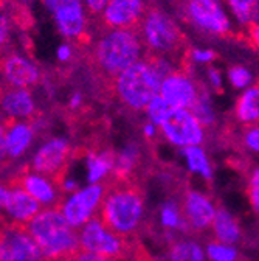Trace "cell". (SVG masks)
Wrapping results in <instances>:
<instances>
[{
    "label": "cell",
    "instance_id": "1",
    "mask_svg": "<svg viewBox=\"0 0 259 261\" xmlns=\"http://www.w3.org/2000/svg\"><path fill=\"white\" fill-rule=\"evenodd\" d=\"M100 218L113 233L126 240H140L145 225V191L138 179L109 176Z\"/></svg>",
    "mask_w": 259,
    "mask_h": 261
},
{
    "label": "cell",
    "instance_id": "2",
    "mask_svg": "<svg viewBox=\"0 0 259 261\" xmlns=\"http://www.w3.org/2000/svg\"><path fill=\"white\" fill-rule=\"evenodd\" d=\"M145 44L138 30H104L96 39L92 50V64L96 75L103 76L104 83H110L135 62L141 61Z\"/></svg>",
    "mask_w": 259,
    "mask_h": 261
},
{
    "label": "cell",
    "instance_id": "3",
    "mask_svg": "<svg viewBox=\"0 0 259 261\" xmlns=\"http://www.w3.org/2000/svg\"><path fill=\"white\" fill-rule=\"evenodd\" d=\"M138 31L146 53L180 62V69L185 70L191 50L188 48L183 31L168 13L155 5H149Z\"/></svg>",
    "mask_w": 259,
    "mask_h": 261
},
{
    "label": "cell",
    "instance_id": "4",
    "mask_svg": "<svg viewBox=\"0 0 259 261\" xmlns=\"http://www.w3.org/2000/svg\"><path fill=\"white\" fill-rule=\"evenodd\" d=\"M25 227L47 259L76 256L81 252L79 232L69 224L61 208H44Z\"/></svg>",
    "mask_w": 259,
    "mask_h": 261
},
{
    "label": "cell",
    "instance_id": "5",
    "mask_svg": "<svg viewBox=\"0 0 259 261\" xmlns=\"http://www.w3.org/2000/svg\"><path fill=\"white\" fill-rule=\"evenodd\" d=\"M163 81V75L145 56L118 75L113 81L112 92L129 111H143L148 109L151 101L160 95Z\"/></svg>",
    "mask_w": 259,
    "mask_h": 261
},
{
    "label": "cell",
    "instance_id": "6",
    "mask_svg": "<svg viewBox=\"0 0 259 261\" xmlns=\"http://www.w3.org/2000/svg\"><path fill=\"white\" fill-rule=\"evenodd\" d=\"M179 13L183 20L207 36L228 38L233 35L220 0H183L179 4Z\"/></svg>",
    "mask_w": 259,
    "mask_h": 261
},
{
    "label": "cell",
    "instance_id": "7",
    "mask_svg": "<svg viewBox=\"0 0 259 261\" xmlns=\"http://www.w3.org/2000/svg\"><path fill=\"white\" fill-rule=\"evenodd\" d=\"M135 241L137 240H126L113 233L104 225L100 216H93L79 230L81 250L101 253L120 261L127 258Z\"/></svg>",
    "mask_w": 259,
    "mask_h": 261
},
{
    "label": "cell",
    "instance_id": "8",
    "mask_svg": "<svg viewBox=\"0 0 259 261\" xmlns=\"http://www.w3.org/2000/svg\"><path fill=\"white\" fill-rule=\"evenodd\" d=\"M73 154L75 149L67 140L59 137L50 139L38 149L28 167L39 174L51 177L64 190V182L69 176Z\"/></svg>",
    "mask_w": 259,
    "mask_h": 261
},
{
    "label": "cell",
    "instance_id": "9",
    "mask_svg": "<svg viewBox=\"0 0 259 261\" xmlns=\"http://www.w3.org/2000/svg\"><path fill=\"white\" fill-rule=\"evenodd\" d=\"M8 187L23 188L25 191H28L33 196L35 199H38L41 205H44L45 208H61V205L66 201L64 199L66 191H64L51 177L33 171L28 165L20 167L16 173L11 174Z\"/></svg>",
    "mask_w": 259,
    "mask_h": 261
},
{
    "label": "cell",
    "instance_id": "10",
    "mask_svg": "<svg viewBox=\"0 0 259 261\" xmlns=\"http://www.w3.org/2000/svg\"><path fill=\"white\" fill-rule=\"evenodd\" d=\"M0 261H47V258L25 225L4 222Z\"/></svg>",
    "mask_w": 259,
    "mask_h": 261
},
{
    "label": "cell",
    "instance_id": "11",
    "mask_svg": "<svg viewBox=\"0 0 259 261\" xmlns=\"http://www.w3.org/2000/svg\"><path fill=\"white\" fill-rule=\"evenodd\" d=\"M107 182L106 179L98 184H92L84 190L72 193L61 205V212L69 221V224L75 228L84 227L92 218L95 210H100L104 194H106Z\"/></svg>",
    "mask_w": 259,
    "mask_h": 261
},
{
    "label": "cell",
    "instance_id": "12",
    "mask_svg": "<svg viewBox=\"0 0 259 261\" xmlns=\"http://www.w3.org/2000/svg\"><path fill=\"white\" fill-rule=\"evenodd\" d=\"M161 133L176 146H200L204 142V124L189 109H171L160 124Z\"/></svg>",
    "mask_w": 259,
    "mask_h": 261
},
{
    "label": "cell",
    "instance_id": "13",
    "mask_svg": "<svg viewBox=\"0 0 259 261\" xmlns=\"http://www.w3.org/2000/svg\"><path fill=\"white\" fill-rule=\"evenodd\" d=\"M148 7L146 0H109L100 17L104 30H140Z\"/></svg>",
    "mask_w": 259,
    "mask_h": 261
},
{
    "label": "cell",
    "instance_id": "14",
    "mask_svg": "<svg viewBox=\"0 0 259 261\" xmlns=\"http://www.w3.org/2000/svg\"><path fill=\"white\" fill-rule=\"evenodd\" d=\"M2 208L4 222L26 225L36 215H39L41 202L35 199L28 191L17 187L2 185Z\"/></svg>",
    "mask_w": 259,
    "mask_h": 261
},
{
    "label": "cell",
    "instance_id": "15",
    "mask_svg": "<svg viewBox=\"0 0 259 261\" xmlns=\"http://www.w3.org/2000/svg\"><path fill=\"white\" fill-rule=\"evenodd\" d=\"M36 129L31 121L7 117L2 124V160L4 165L8 159H19L33 143Z\"/></svg>",
    "mask_w": 259,
    "mask_h": 261
},
{
    "label": "cell",
    "instance_id": "16",
    "mask_svg": "<svg viewBox=\"0 0 259 261\" xmlns=\"http://www.w3.org/2000/svg\"><path fill=\"white\" fill-rule=\"evenodd\" d=\"M199 87L191 75L177 69L161 84L160 95L172 109H191L199 96Z\"/></svg>",
    "mask_w": 259,
    "mask_h": 261
},
{
    "label": "cell",
    "instance_id": "17",
    "mask_svg": "<svg viewBox=\"0 0 259 261\" xmlns=\"http://www.w3.org/2000/svg\"><path fill=\"white\" fill-rule=\"evenodd\" d=\"M85 11V2L82 0H61L53 11L61 35L75 41L81 39L87 28Z\"/></svg>",
    "mask_w": 259,
    "mask_h": 261
},
{
    "label": "cell",
    "instance_id": "18",
    "mask_svg": "<svg viewBox=\"0 0 259 261\" xmlns=\"http://www.w3.org/2000/svg\"><path fill=\"white\" fill-rule=\"evenodd\" d=\"M180 207L188 224L191 225L192 230H196V232L207 230L210 225H213L216 213H217V210L214 208L208 196L199 191H192V190L183 191Z\"/></svg>",
    "mask_w": 259,
    "mask_h": 261
},
{
    "label": "cell",
    "instance_id": "19",
    "mask_svg": "<svg viewBox=\"0 0 259 261\" xmlns=\"http://www.w3.org/2000/svg\"><path fill=\"white\" fill-rule=\"evenodd\" d=\"M5 86L16 89H28L33 87L41 80V72L35 62H31L22 55L10 53L4 58L2 64Z\"/></svg>",
    "mask_w": 259,
    "mask_h": 261
},
{
    "label": "cell",
    "instance_id": "20",
    "mask_svg": "<svg viewBox=\"0 0 259 261\" xmlns=\"http://www.w3.org/2000/svg\"><path fill=\"white\" fill-rule=\"evenodd\" d=\"M2 109L10 118L30 121L36 118V105L28 89L5 86L2 93Z\"/></svg>",
    "mask_w": 259,
    "mask_h": 261
},
{
    "label": "cell",
    "instance_id": "21",
    "mask_svg": "<svg viewBox=\"0 0 259 261\" xmlns=\"http://www.w3.org/2000/svg\"><path fill=\"white\" fill-rule=\"evenodd\" d=\"M235 117L245 126L259 123V83L248 87L239 96L235 106Z\"/></svg>",
    "mask_w": 259,
    "mask_h": 261
},
{
    "label": "cell",
    "instance_id": "22",
    "mask_svg": "<svg viewBox=\"0 0 259 261\" xmlns=\"http://www.w3.org/2000/svg\"><path fill=\"white\" fill-rule=\"evenodd\" d=\"M213 232L216 235V240L223 244H233L241 237L238 221L225 208L217 210L214 222H213Z\"/></svg>",
    "mask_w": 259,
    "mask_h": 261
},
{
    "label": "cell",
    "instance_id": "23",
    "mask_svg": "<svg viewBox=\"0 0 259 261\" xmlns=\"http://www.w3.org/2000/svg\"><path fill=\"white\" fill-rule=\"evenodd\" d=\"M160 224L165 228H177L180 232H191L192 228L188 224L186 218L183 216L182 207L180 204H177V201L169 199L168 202L163 204L160 212Z\"/></svg>",
    "mask_w": 259,
    "mask_h": 261
},
{
    "label": "cell",
    "instance_id": "24",
    "mask_svg": "<svg viewBox=\"0 0 259 261\" xmlns=\"http://www.w3.org/2000/svg\"><path fill=\"white\" fill-rule=\"evenodd\" d=\"M183 154L186 157L188 167H189V170L192 173H199L207 180H211L213 171H211V167H210V160H208L205 151L200 146H188V148H183Z\"/></svg>",
    "mask_w": 259,
    "mask_h": 261
},
{
    "label": "cell",
    "instance_id": "25",
    "mask_svg": "<svg viewBox=\"0 0 259 261\" xmlns=\"http://www.w3.org/2000/svg\"><path fill=\"white\" fill-rule=\"evenodd\" d=\"M189 111L199 118V121L204 126H213V123H214V114H213L211 103H210V93L205 89V86L200 84V87H199V96H197L196 103L192 105V108Z\"/></svg>",
    "mask_w": 259,
    "mask_h": 261
},
{
    "label": "cell",
    "instance_id": "26",
    "mask_svg": "<svg viewBox=\"0 0 259 261\" xmlns=\"http://www.w3.org/2000/svg\"><path fill=\"white\" fill-rule=\"evenodd\" d=\"M226 139H230L232 142L235 140L239 146H245L247 149L259 152V124H247L239 136L228 134Z\"/></svg>",
    "mask_w": 259,
    "mask_h": 261
},
{
    "label": "cell",
    "instance_id": "27",
    "mask_svg": "<svg viewBox=\"0 0 259 261\" xmlns=\"http://www.w3.org/2000/svg\"><path fill=\"white\" fill-rule=\"evenodd\" d=\"M256 2L257 0H226V4H228L238 22L245 27H248V23L251 22V14Z\"/></svg>",
    "mask_w": 259,
    "mask_h": 261
},
{
    "label": "cell",
    "instance_id": "28",
    "mask_svg": "<svg viewBox=\"0 0 259 261\" xmlns=\"http://www.w3.org/2000/svg\"><path fill=\"white\" fill-rule=\"evenodd\" d=\"M207 252L211 261H238V252L230 244L213 241L207 246Z\"/></svg>",
    "mask_w": 259,
    "mask_h": 261
},
{
    "label": "cell",
    "instance_id": "29",
    "mask_svg": "<svg viewBox=\"0 0 259 261\" xmlns=\"http://www.w3.org/2000/svg\"><path fill=\"white\" fill-rule=\"evenodd\" d=\"M171 106L161 98V95H158V96H155L154 100L151 101V105L148 106V115H149V118H151V121L154 123V124H157V126H160L161 123L165 121V118L168 117V114L171 112Z\"/></svg>",
    "mask_w": 259,
    "mask_h": 261
},
{
    "label": "cell",
    "instance_id": "30",
    "mask_svg": "<svg viewBox=\"0 0 259 261\" xmlns=\"http://www.w3.org/2000/svg\"><path fill=\"white\" fill-rule=\"evenodd\" d=\"M228 80L233 87L244 89L248 87V84L251 83V73L245 67H242V65H235V67L228 70Z\"/></svg>",
    "mask_w": 259,
    "mask_h": 261
},
{
    "label": "cell",
    "instance_id": "31",
    "mask_svg": "<svg viewBox=\"0 0 259 261\" xmlns=\"http://www.w3.org/2000/svg\"><path fill=\"white\" fill-rule=\"evenodd\" d=\"M191 241H176L171 244L169 249V259L171 261H189L191 258Z\"/></svg>",
    "mask_w": 259,
    "mask_h": 261
},
{
    "label": "cell",
    "instance_id": "32",
    "mask_svg": "<svg viewBox=\"0 0 259 261\" xmlns=\"http://www.w3.org/2000/svg\"><path fill=\"white\" fill-rule=\"evenodd\" d=\"M248 198L256 212H259V168H256L250 177L248 184Z\"/></svg>",
    "mask_w": 259,
    "mask_h": 261
},
{
    "label": "cell",
    "instance_id": "33",
    "mask_svg": "<svg viewBox=\"0 0 259 261\" xmlns=\"http://www.w3.org/2000/svg\"><path fill=\"white\" fill-rule=\"evenodd\" d=\"M216 59V53L213 50H202V48H192L189 51V62H199V64H210Z\"/></svg>",
    "mask_w": 259,
    "mask_h": 261
},
{
    "label": "cell",
    "instance_id": "34",
    "mask_svg": "<svg viewBox=\"0 0 259 261\" xmlns=\"http://www.w3.org/2000/svg\"><path fill=\"white\" fill-rule=\"evenodd\" d=\"M85 2V8H87V13L92 19L95 17H100L106 8V5L109 4V0H84Z\"/></svg>",
    "mask_w": 259,
    "mask_h": 261
},
{
    "label": "cell",
    "instance_id": "35",
    "mask_svg": "<svg viewBox=\"0 0 259 261\" xmlns=\"http://www.w3.org/2000/svg\"><path fill=\"white\" fill-rule=\"evenodd\" d=\"M247 33H248V41H250V44H251L256 50H259V25L250 23V25L247 27Z\"/></svg>",
    "mask_w": 259,
    "mask_h": 261
},
{
    "label": "cell",
    "instance_id": "36",
    "mask_svg": "<svg viewBox=\"0 0 259 261\" xmlns=\"http://www.w3.org/2000/svg\"><path fill=\"white\" fill-rule=\"evenodd\" d=\"M208 78H210V83H211L213 89H214L216 92H222V80H220V73H219L216 69H213V67H210V69H208Z\"/></svg>",
    "mask_w": 259,
    "mask_h": 261
},
{
    "label": "cell",
    "instance_id": "37",
    "mask_svg": "<svg viewBox=\"0 0 259 261\" xmlns=\"http://www.w3.org/2000/svg\"><path fill=\"white\" fill-rule=\"evenodd\" d=\"M56 55H57V59H59V61L67 62V61L72 59V47L67 45V44H62V45H59Z\"/></svg>",
    "mask_w": 259,
    "mask_h": 261
},
{
    "label": "cell",
    "instance_id": "38",
    "mask_svg": "<svg viewBox=\"0 0 259 261\" xmlns=\"http://www.w3.org/2000/svg\"><path fill=\"white\" fill-rule=\"evenodd\" d=\"M189 261H205V256H204V252L200 249L199 244L192 243V247H191V258Z\"/></svg>",
    "mask_w": 259,
    "mask_h": 261
},
{
    "label": "cell",
    "instance_id": "39",
    "mask_svg": "<svg viewBox=\"0 0 259 261\" xmlns=\"http://www.w3.org/2000/svg\"><path fill=\"white\" fill-rule=\"evenodd\" d=\"M143 133H145V137L146 139H155L157 137V133H158V126L154 124V123H148L143 127Z\"/></svg>",
    "mask_w": 259,
    "mask_h": 261
},
{
    "label": "cell",
    "instance_id": "40",
    "mask_svg": "<svg viewBox=\"0 0 259 261\" xmlns=\"http://www.w3.org/2000/svg\"><path fill=\"white\" fill-rule=\"evenodd\" d=\"M82 105V95L79 92L73 93V96L70 98V109H78Z\"/></svg>",
    "mask_w": 259,
    "mask_h": 261
},
{
    "label": "cell",
    "instance_id": "41",
    "mask_svg": "<svg viewBox=\"0 0 259 261\" xmlns=\"http://www.w3.org/2000/svg\"><path fill=\"white\" fill-rule=\"evenodd\" d=\"M250 23H256V25H259V0L256 2V5H254V8H253V14H251V22ZM248 23V25H250Z\"/></svg>",
    "mask_w": 259,
    "mask_h": 261
},
{
    "label": "cell",
    "instance_id": "42",
    "mask_svg": "<svg viewBox=\"0 0 259 261\" xmlns=\"http://www.w3.org/2000/svg\"><path fill=\"white\" fill-rule=\"evenodd\" d=\"M42 2L45 4V7L48 8V10H51V11H54V8L59 5V2L61 0H42Z\"/></svg>",
    "mask_w": 259,
    "mask_h": 261
},
{
    "label": "cell",
    "instance_id": "43",
    "mask_svg": "<svg viewBox=\"0 0 259 261\" xmlns=\"http://www.w3.org/2000/svg\"><path fill=\"white\" fill-rule=\"evenodd\" d=\"M47 261H79V258L76 255V256H66V258H59V259H47Z\"/></svg>",
    "mask_w": 259,
    "mask_h": 261
},
{
    "label": "cell",
    "instance_id": "44",
    "mask_svg": "<svg viewBox=\"0 0 259 261\" xmlns=\"http://www.w3.org/2000/svg\"><path fill=\"white\" fill-rule=\"evenodd\" d=\"M146 2H148V5H155L158 0H146Z\"/></svg>",
    "mask_w": 259,
    "mask_h": 261
},
{
    "label": "cell",
    "instance_id": "45",
    "mask_svg": "<svg viewBox=\"0 0 259 261\" xmlns=\"http://www.w3.org/2000/svg\"><path fill=\"white\" fill-rule=\"evenodd\" d=\"M172 2H177V4H180V2H183V0H172Z\"/></svg>",
    "mask_w": 259,
    "mask_h": 261
}]
</instances>
